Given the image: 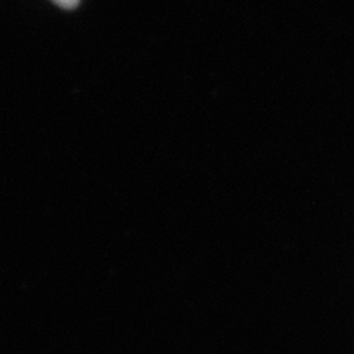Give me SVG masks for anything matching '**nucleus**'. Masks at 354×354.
I'll use <instances>...</instances> for the list:
<instances>
[{
	"instance_id": "obj_1",
	"label": "nucleus",
	"mask_w": 354,
	"mask_h": 354,
	"mask_svg": "<svg viewBox=\"0 0 354 354\" xmlns=\"http://www.w3.org/2000/svg\"><path fill=\"white\" fill-rule=\"evenodd\" d=\"M52 2L55 5L64 8V9H73V8H75L77 5H79L80 0H52Z\"/></svg>"
}]
</instances>
